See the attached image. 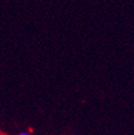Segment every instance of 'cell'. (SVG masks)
<instances>
[{
  "instance_id": "cell-2",
  "label": "cell",
  "mask_w": 134,
  "mask_h": 135,
  "mask_svg": "<svg viewBox=\"0 0 134 135\" xmlns=\"http://www.w3.org/2000/svg\"><path fill=\"white\" fill-rule=\"evenodd\" d=\"M1 135H3V134H1Z\"/></svg>"
},
{
  "instance_id": "cell-1",
  "label": "cell",
  "mask_w": 134,
  "mask_h": 135,
  "mask_svg": "<svg viewBox=\"0 0 134 135\" xmlns=\"http://www.w3.org/2000/svg\"><path fill=\"white\" fill-rule=\"evenodd\" d=\"M18 135H30V133H27V132H22V133H20Z\"/></svg>"
}]
</instances>
